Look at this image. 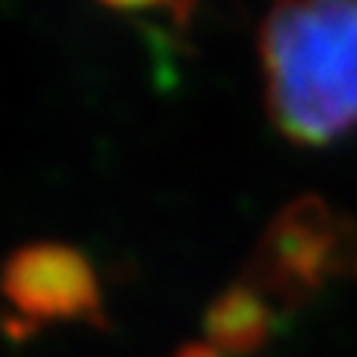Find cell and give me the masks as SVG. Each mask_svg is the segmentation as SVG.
Returning a JSON list of instances; mask_svg holds the SVG:
<instances>
[{
  "instance_id": "6da1fadb",
  "label": "cell",
  "mask_w": 357,
  "mask_h": 357,
  "mask_svg": "<svg viewBox=\"0 0 357 357\" xmlns=\"http://www.w3.org/2000/svg\"><path fill=\"white\" fill-rule=\"evenodd\" d=\"M265 110L301 146L357 128V0H274L259 30Z\"/></svg>"
},
{
  "instance_id": "7a4b0ae2",
  "label": "cell",
  "mask_w": 357,
  "mask_h": 357,
  "mask_svg": "<svg viewBox=\"0 0 357 357\" xmlns=\"http://www.w3.org/2000/svg\"><path fill=\"white\" fill-rule=\"evenodd\" d=\"M241 280L280 312L307 307L333 280H357V218L301 194L268 220Z\"/></svg>"
},
{
  "instance_id": "3957f363",
  "label": "cell",
  "mask_w": 357,
  "mask_h": 357,
  "mask_svg": "<svg viewBox=\"0 0 357 357\" xmlns=\"http://www.w3.org/2000/svg\"><path fill=\"white\" fill-rule=\"evenodd\" d=\"M0 295L21 319L84 321L107 331L102 286L86 256L60 241L21 244L0 262Z\"/></svg>"
},
{
  "instance_id": "277c9868",
  "label": "cell",
  "mask_w": 357,
  "mask_h": 357,
  "mask_svg": "<svg viewBox=\"0 0 357 357\" xmlns=\"http://www.w3.org/2000/svg\"><path fill=\"white\" fill-rule=\"evenodd\" d=\"M280 325V310L250 283H232L211 301L203 316L206 342L223 357L259 354Z\"/></svg>"
},
{
  "instance_id": "5b68a950",
  "label": "cell",
  "mask_w": 357,
  "mask_h": 357,
  "mask_svg": "<svg viewBox=\"0 0 357 357\" xmlns=\"http://www.w3.org/2000/svg\"><path fill=\"white\" fill-rule=\"evenodd\" d=\"M110 9H170L178 24H185L197 0H98Z\"/></svg>"
},
{
  "instance_id": "8992f818",
  "label": "cell",
  "mask_w": 357,
  "mask_h": 357,
  "mask_svg": "<svg viewBox=\"0 0 357 357\" xmlns=\"http://www.w3.org/2000/svg\"><path fill=\"white\" fill-rule=\"evenodd\" d=\"M173 357H223V354L208 342H185L173 351Z\"/></svg>"
}]
</instances>
